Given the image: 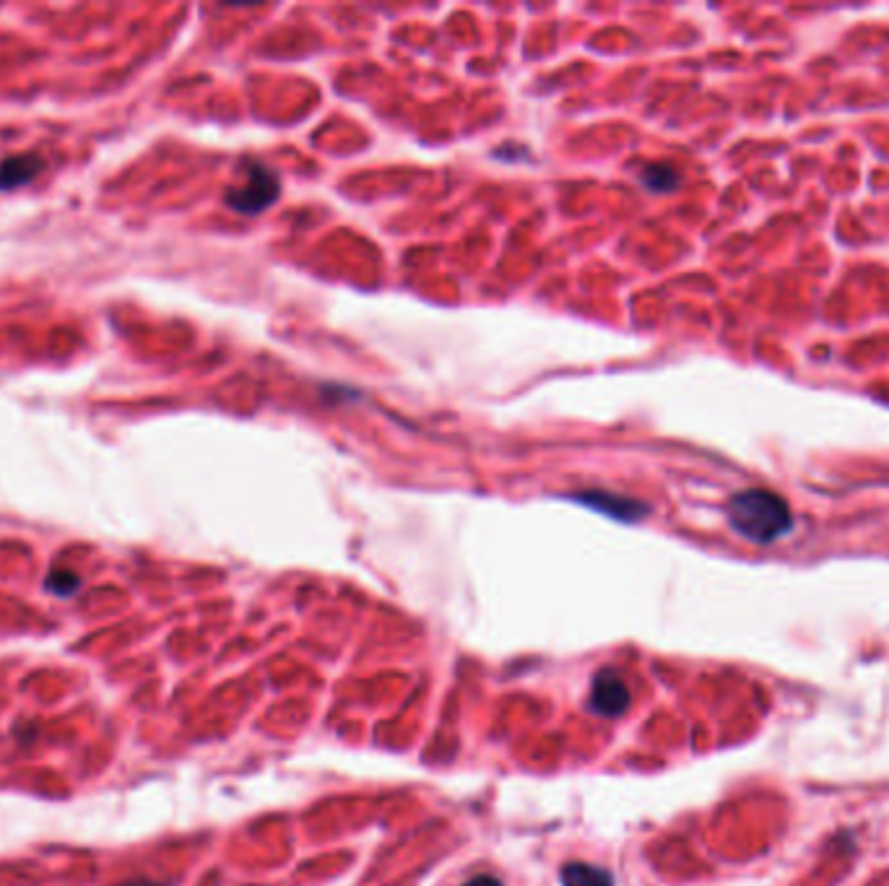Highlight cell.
I'll use <instances>...</instances> for the list:
<instances>
[{"mask_svg":"<svg viewBox=\"0 0 889 886\" xmlns=\"http://www.w3.org/2000/svg\"><path fill=\"white\" fill-rule=\"evenodd\" d=\"M45 169V159L39 154H13L0 159V193H8V190L24 188L29 182H34V177Z\"/></svg>","mask_w":889,"mask_h":886,"instance_id":"obj_5","label":"cell"},{"mask_svg":"<svg viewBox=\"0 0 889 886\" xmlns=\"http://www.w3.org/2000/svg\"><path fill=\"white\" fill-rule=\"evenodd\" d=\"M117 886H164V884H159V881H151V879H130V881H123V884H117Z\"/></svg>","mask_w":889,"mask_h":886,"instance_id":"obj_10","label":"cell"},{"mask_svg":"<svg viewBox=\"0 0 889 886\" xmlns=\"http://www.w3.org/2000/svg\"><path fill=\"white\" fill-rule=\"evenodd\" d=\"M276 198H279V177L263 164H253V167H247L245 180L227 190L224 201L237 214L255 216L266 211Z\"/></svg>","mask_w":889,"mask_h":886,"instance_id":"obj_2","label":"cell"},{"mask_svg":"<svg viewBox=\"0 0 889 886\" xmlns=\"http://www.w3.org/2000/svg\"><path fill=\"white\" fill-rule=\"evenodd\" d=\"M630 689L619 679L617 673L601 671L593 679L591 689V710L601 718H619L630 707Z\"/></svg>","mask_w":889,"mask_h":886,"instance_id":"obj_4","label":"cell"},{"mask_svg":"<svg viewBox=\"0 0 889 886\" xmlns=\"http://www.w3.org/2000/svg\"><path fill=\"white\" fill-rule=\"evenodd\" d=\"M640 182H643L645 188L653 190V193H671V190L679 188V172L669 164H648V167L640 172Z\"/></svg>","mask_w":889,"mask_h":886,"instance_id":"obj_7","label":"cell"},{"mask_svg":"<svg viewBox=\"0 0 889 886\" xmlns=\"http://www.w3.org/2000/svg\"><path fill=\"white\" fill-rule=\"evenodd\" d=\"M45 588L55 595H73L81 588V580L68 570H52L45 580Z\"/></svg>","mask_w":889,"mask_h":886,"instance_id":"obj_8","label":"cell"},{"mask_svg":"<svg viewBox=\"0 0 889 886\" xmlns=\"http://www.w3.org/2000/svg\"><path fill=\"white\" fill-rule=\"evenodd\" d=\"M463 886H502V881L492 874H479L474 879H468Z\"/></svg>","mask_w":889,"mask_h":886,"instance_id":"obj_9","label":"cell"},{"mask_svg":"<svg viewBox=\"0 0 889 886\" xmlns=\"http://www.w3.org/2000/svg\"><path fill=\"white\" fill-rule=\"evenodd\" d=\"M572 499H575L578 505L591 507V510L596 512H604V515H611V518L622 520V523H637V520H643L650 512V507L643 505V502H637V499L630 497H619V494L604 492V489H588V492L575 494Z\"/></svg>","mask_w":889,"mask_h":886,"instance_id":"obj_3","label":"cell"},{"mask_svg":"<svg viewBox=\"0 0 889 886\" xmlns=\"http://www.w3.org/2000/svg\"><path fill=\"white\" fill-rule=\"evenodd\" d=\"M559 879H562V886H614V879L606 868L578 861L567 863Z\"/></svg>","mask_w":889,"mask_h":886,"instance_id":"obj_6","label":"cell"},{"mask_svg":"<svg viewBox=\"0 0 889 886\" xmlns=\"http://www.w3.org/2000/svg\"><path fill=\"white\" fill-rule=\"evenodd\" d=\"M728 525L752 544H775L791 533L793 512L778 492L770 489H741L726 502Z\"/></svg>","mask_w":889,"mask_h":886,"instance_id":"obj_1","label":"cell"}]
</instances>
